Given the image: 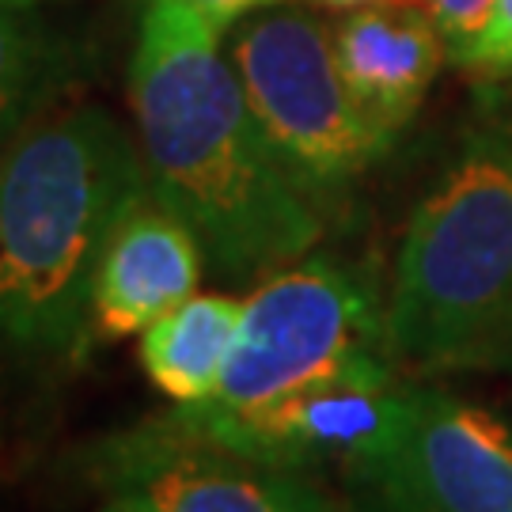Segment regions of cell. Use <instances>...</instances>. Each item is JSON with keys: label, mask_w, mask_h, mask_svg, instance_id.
<instances>
[{"label": "cell", "mask_w": 512, "mask_h": 512, "mask_svg": "<svg viewBox=\"0 0 512 512\" xmlns=\"http://www.w3.org/2000/svg\"><path fill=\"white\" fill-rule=\"evenodd\" d=\"M395 357L387 285L361 262L308 251L266 274L243 300L236 346L209 410H255L338 372Z\"/></svg>", "instance_id": "5b68a950"}, {"label": "cell", "mask_w": 512, "mask_h": 512, "mask_svg": "<svg viewBox=\"0 0 512 512\" xmlns=\"http://www.w3.org/2000/svg\"><path fill=\"white\" fill-rule=\"evenodd\" d=\"M319 8H334V12H353V8H372V4H421V0H308Z\"/></svg>", "instance_id": "2e32d148"}, {"label": "cell", "mask_w": 512, "mask_h": 512, "mask_svg": "<svg viewBox=\"0 0 512 512\" xmlns=\"http://www.w3.org/2000/svg\"><path fill=\"white\" fill-rule=\"evenodd\" d=\"M243 323V300L194 293L141 334V368L175 406L213 399Z\"/></svg>", "instance_id": "8fae6325"}, {"label": "cell", "mask_w": 512, "mask_h": 512, "mask_svg": "<svg viewBox=\"0 0 512 512\" xmlns=\"http://www.w3.org/2000/svg\"><path fill=\"white\" fill-rule=\"evenodd\" d=\"M509 327L512 103L459 133L387 277V338L406 372H490Z\"/></svg>", "instance_id": "3957f363"}, {"label": "cell", "mask_w": 512, "mask_h": 512, "mask_svg": "<svg viewBox=\"0 0 512 512\" xmlns=\"http://www.w3.org/2000/svg\"><path fill=\"white\" fill-rule=\"evenodd\" d=\"M42 4H54V0H0V8H19V12H38Z\"/></svg>", "instance_id": "ac0fdd59"}, {"label": "cell", "mask_w": 512, "mask_h": 512, "mask_svg": "<svg viewBox=\"0 0 512 512\" xmlns=\"http://www.w3.org/2000/svg\"><path fill=\"white\" fill-rule=\"evenodd\" d=\"M80 57L38 16L0 8V152L76 80Z\"/></svg>", "instance_id": "7c38bea8"}, {"label": "cell", "mask_w": 512, "mask_h": 512, "mask_svg": "<svg viewBox=\"0 0 512 512\" xmlns=\"http://www.w3.org/2000/svg\"><path fill=\"white\" fill-rule=\"evenodd\" d=\"M205 251L194 228L152 190H141L118 217L92 281V338L118 342L145 334L160 315L198 293Z\"/></svg>", "instance_id": "9c48e42d"}, {"label": "cell", "mask_w": 512, "mask_h": 512, "mask_svg": "<svg viewBox=\"0 0 512 512\" xmlns=\"http://www.w3.org/2000/svg\"><path fill=\"white\" fill-rule=\"evenodd\" d=\"M107 512H122V509H114V505H110V509Z\"/></svg>", "instance_id": "d6986e66"}, {"label": "cell", "mask_w": 512, "mask_h": 512, "mask_svg": "<svg viewBox=\"0 0 512 512\" xmlns=\"http://www.w3.org/2000/svg\"><path fill=\"white\" fill-rule=\"evenodd\" d=\"M490 372H505V376H512V327L505 330V338L497 342L494 361H490Z\"/></svg>", "instance_id": "e0dca14e"}, {"label": "cell", "mask_w": 512, "mask_h": 512, "mask_svg": "<svg viewBox=\"0 0 512 512\" xmlns=\"http://www.w3.org/2000/svg\"><path fill=\"white\" fill-rule=\"evenodd\" d=\"M418 380L406 376L399 357H376L330 380L293 391L255 410L167 406L186 429L205 433L243 456L274 463L311 482L338 490L384 452L406 421Z\"/></svg>", "instance_id": "52a82bcc"}, {"label": "cell", "mask_w": 512, "mask_h": 512, "mask_svg": "<svg viewBox=\"0 0 512 512\" xmlns=\"http://www.w3.org/2000/svg\"><path fill=\"white\" fill-rule=\"evenodd\" d=\"M190 12H198L202 19H209L217 31L236 27L239 19L255 16L262 8H274V4H289V0H179Z\"/></svg>", "instance_id": "9a60e30c"}, {"label": "cell", "mask_w": 512, "mask_h": 512, "mask_svg": "<svg viewBox=\"0 0 512 512\" xmlns=\"http://www.w3.org/2000/svg\"><path fill=\"white\" fill-rule=\"evenodd\" d=\"M482 80H509L512 76V0H497L478 38L452 61Z\"/></svg>", "instance_id": "4fadbf2b"}, {"label": "cell", "mask_w": 512, "mask_h": 512, "mask_svg": "<svg viewBox=\"0 0 512 512\" xmlns=\"http://www.w3.org/2000/svg\"><path fill=\"white\" fill-rule=\"evenodd\" d=\"M342 80L365 114L399 137L452 61L437 23L421 4L353 8L330 27Z\"/></svg>", "instance_id": "30bf717a"}, {"label": "cell", "mask_w": 512, "mask_h": 512, "mask_svg": "<svg viewBox=\"0 0 512 512\" xmlns=\"http://www.w3.org/2000/svg\"><path fill=\"white\" fill-rule=\"evenodd\" d=\"M228 57L277 160L323 213L395 148L346 88L330 27L308 8L239 19Z\"/></svg>", "instance_id": "277c9868"}, {"label": "cell", "mask_w": 512, "mask_h": 512, "mask_svg": "<svg viewBox=\"0 0 512 512\" xmlns=\"http://www.w3.org/2000/svg\"><path fill=\"white\" fill-rule=\"evenodd\" d=\"M129 107L148 190L194 228L213 274L251 281L315 251L327 213L277 160L209 19L145 0Z\"/></svg>", "instance_id": "6da1fadb"}, {"label": "cell", "mask_w": 512, "mask_h": 512, "mask_svg": "<svg viewBox=\"0 0 512 512\" xmlns=\"http://www.w3.org/2000/svg\"><path fill=\"white\" fill-rule=\"evenodd\" d=\"M338 494L346 512H512V425L418 380L399 433Z\"/></svg>", "instance_id": "ba28073f"}, {"label": "cell", "mask_w": 512, "mask_h": 512, "mask_svg": "<svg viewBox=\"0 0 512 512\" xmlns=\"http://www.w3.org/2000/svg\"><path fill=\"white\" fill-rule=\"evenodd\" d=\"M141 190V148L88 99L61 95L0 152L4 346L54 361L92 342L95 266Z\"/></svg>", "instance_id": "7a4b0ae2"}, {"label": "cell", "mask_w": 512, "mask_h": 512, "mask_svg": "<svg viewBox=\"0 0 512 512\" xmlns=\"http://www.w3.org/2000/svg\"><path fill=\"white\" fill-rule=\"evenodd\" d=\"M494 4L497 0H421V8L437 23L452 61L478 38V31L486 27V19L494 12Z\"/></svg>", "instance_id": "5bb4252c"}, {"label": "cell", "mask_w": 512, "mask_h": 512, "mask_svg": "<svg viewBox=\"0 0 512 512\" xmlns=\"http://www.w3.org/2000/svg\"><path fill=\"white\" fill-rule=\"evenodd\" d=\"M73 467L122 512H346L319 482L194 433L171 410L84 444Z\"/></svg>", "instance_id": "8992f818"}]
</instances>
